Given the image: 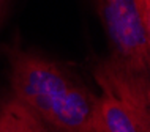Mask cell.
<instances>
[{"label": "cell", "mask_w": 150, "mask_h": 132, "mask_svg": "<svg viewBox=\"0 0 150 132\" xmlns=\"http://www.w3.org/2000/svg\"><path fill=\"white\" fill-rule=\"evenodd\" d=\"M8 5H10V0H0V25H2L3 19H5V14H6V10H8Z\"/></svg>", "instance_id": "8992f818"}, {"label": "cell", "mask_w": 150, "mask_h": 132, "mask_svg": "<svg viewBox=\"0 0 150 132\" xmlns=\"http://www.w3.org/2000/svg\"><path fill=\"white\" fill-rule=\"evenodd\" d=\"M0 132H57L41 123L13 96L0 99Z\"/></svg>", "instance_id": "277c9868"}, {"label": "cell", "mask_w": 150, "mask_h": 132, "mask_svg": "<svg viewBox=\"0 0 150 132\" xmlns=\"http://www.w3.org/2000/svg\"><path fill=\"white\" fill-rule=\"evenodd\" d=\"M10 96L57 132H106L100 96L68 68L16 44L3 47Z\"/></svg>", "instance_id": "6da1fadb"}, {"label": "cell", "mask_w": 150, "mask_h": 132, "mask_svg": "<svg viewBox=\"0 0 150 132\" xmlns=\"http://www.w3.org/2000/svg\"><path fill=\"white\" fill-rule=\"evenodd\" d=\"M111 57L129 71L150 74V22L134 0H96Z\"/></svg>", "instance_id": "3957f363"}, {"label": "cell", "mask_w": 150, "mask_h": 132, "mask_svg": "<svg viewBox=\"0 0 150 132\" xmlns=\"http://www.w3.org/2000/svg\"><path fill=\"white\" fill-rule=\"evenodd\" d=\"M137 8H139L141 14L144 16V19L150 22V0H134Z\"/></svg>", "instance_id": "5b68a950"}, {"label": "cell", "mask_w": 150, "mask_h": 132, "mask_svg": "<svg viewBox=\"0 0 150 132\" xmlns=\"http://www.w3.org/2000/svg\"><path fill=\"white\" fill-rule=\"evenodd\" d=\"M101 90L100 109L106 132H150V74L129 71L111 57L93 68Z\"/></svg>", "instance_id": "7a4b0ae2"}]
</instances>
